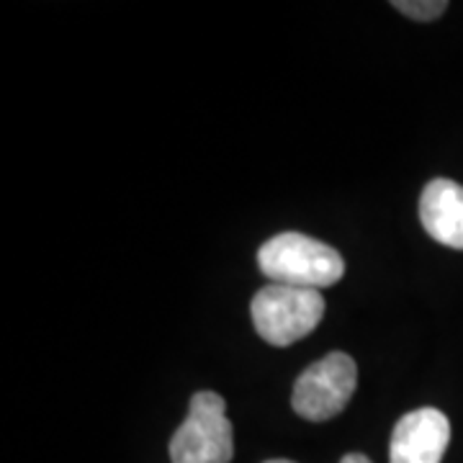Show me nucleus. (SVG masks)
<instances>
[{"label": "nucleus", "mask_w": 463, "mask_h": 463, "mask_svg": "<svg viewBox=\"0 0 463 463\" xmlns=\"http://www.w3.org/2000/svg\"><path fill=\"white\" fill-rule=\"evenodd\" d=\"M258 265L273 283L298 288H327L343 279V255L315 237L283 232L258 250Z\"/></svg>", "instance_id": "nucleus-1"}, {"label": "nucleus", "mask_w": 463, "mask_h": 463, "mask_svg": "<svg viewBox=\"0 0 463 463\" xmlns=\"http://www.w3.org/2000/svg\"><path fill=\"white\" fill-rule=\"evenodd\" d=\"M252 325L268 345L288 347L307 337L325 317V298L315 288L268 283L252 297Z\"/></svg>", "instance_id": "nucleus-2"}, {"label": "nucleus", "mask_w": 463, "mask_h": 463, "mask_svg": "<svg viewBox=\"0 0 463 463\" xmlns=\"http://www.w3.org/2000/svg\"><path fill=\"white\" fill-rule=\"evenodd\" d=\"M234 456V432L227 417V402L216 392L191 397L188 417L170 440L173 463H230Z\"/></svg>", "instance_id": "nucleus-3"}, {"label": "nucleus", "mask_w": 463, "mask_h": 463, "mask_svg": "<svg viewBox=\"0 0 463 463\" xmlns=\"http://www.w3.org/2000/svg\"><path fill=\"white\" fill-rule=\"evenodd\" d=\"M358 386V368L347 353H330L312 364L294 383L291 407L309 422H327L343 412Z\"/></svg>", "instance_id": "nucleus-4"}, {"label": "nucleus", "mask_w": 463, "mask_h": 463, "mask_svg": "<svg viewBox=\"0 0 463 463\" xmlns=\"http://www.w3.org/2000/svg\"><path fill=\"white\" fill-rule=\"evenodd\" d=\"M450 443V422L440 410L422 407L394 425L389 463H440Z\"/></svg>", "instance_id": "nucleus-5"}, {"label": "nucleus", "mask_w": 463, "mask_h": 463, "mask_svg": "<svg viewBox=\"0 0 463 463\" xmlns=\"http://www.w3.org/2000/svg\"><path fill=\"white\" fill-rule=\"evenodd\" d=\"M420 222L435 242L463 250V185L435 178L420 196Z\"/></svg>", "instance_id": "nucleus-6"}, {"label": "nucleus", "mask_w": 463, "mask_h": 463, "mask_svg": "<svg viewBox=\"0 0 463 463\" xmlns=\"http://www.w3.org/2000/svg\"><path fill=\"white\" fill-rule=\"evenodd\" d=\"M392 5L399 14L414 18V21H432V18L443 16L448 8L446 0H394Z\"/></svg>", "instance_id": "nucleus-7"}, {"label": "nucleus", "mask_w": 463, "mask_h": 463, "mask_svg": "<svg viewBox=\"0 0 463 463\" xmlns=\"http://www.w3.org/2000/svg\"><path fill=\"white\" fill-rule=\"evenodd\" d=\"M340 463H371V458L364 456V453H347L345 458H343Z\"/></svg>", "instance_id": "nucleus-8"}, {"label": "nucleus", "mask_w": 463, "mask_h": 463, "mask_svg": "<svg viewBox=\"0 0 463 463\" xmlns=\"http://www.w3.org/2000/svg\"><path fill=\"white\" fill-rule=\"evenodd\" d=\"M265 463H294V461H286V458H273V461H265Z\"/></svg>", "instance_id": "nucleus-9"}]
</instances>
